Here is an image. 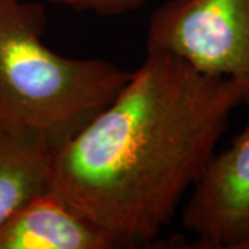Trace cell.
I'll return each mask as SVG.
<instances>
[{"instance_id":"6da1fadb","label":"cell","mask_w":249,"mask_h":249,"mask_svg":"<svg viewBox=\"0 0 249 249\" xmlns=\"http://www.w3.org/2000/svg\"><path fill=\"white\" fill-rule=\"evenodd\" d=\"M241 104L231 80L147 50L114 100L54 152L49 188L119 248L147 245L172 223Z\"/></svg>"},{"instance_id":"7a4b0ae2","label":"cell","mask_w":249,"mask_h":249,"mask_svg":"<svg viewBox=\"0 0 249 249\" xmlns=\"http://www.w3.org/2000/svg\"><path fill=\"white\" fill-rule=\"evenodd\" d=\"M46 22L40 3L0 0V130L57 151L107 107L132 72L55 53L43 40Z\"/></svg>"},{"instance_id":"3957f363","label":"cell","mask_w":249,"mask_h":249,"mask_svg":"<svg viewBox=\"0 0 249 249\" xmlns=\"http://www.w3.org/2000/svg\"><path fill=\"white\" fill-rule=\"evenodd\" d=\"M145 50L231 80L249 104V0H168L150 17Z\"/></svg>"},{"instance_id":"277c9868","label":"cell","mask_w":249,"mask_h":249,"mask_svg":"<svg viewBox=\"0 0 249 249\" xmlns=\"http://www.w3.org/2000/svg\"><path fill=\"white\" fill-rule=\"evenodd\" d=\"M183 226L194 248L238 249L249 237V122L216 154L191 188Z\"/></svg>"},{"instance_id":"5b68a950","label":"cell","mask_w":249,"mask_h":249,"mask_svg":"<svg viewBox=\"0 0 249 249\" xmlns=\"http://www.w3.org/2000/svg\"><path fill=\"white\" fill-rule=\"evenodd\" d=\"M116 241L65 196L46 188L0 229V249H112Z\"/></svg>"},{"instance_id":"8992f818","label":"cell","mask_w":249,"mask_h":249,"mask_svg":"<svg viewBox=\"0 0 249 249\" xmlns=\"http://www.w3.org/2000/svg\"><path fill=\"white\" fill-rule=\"evenodd\" d=\"M54 152L27 136L0 130V229L49 187Z\"/></svg>"},{"instance_id":"52a82bcc","label":"cell","mask_w":249,"mask_h":249,"mask_svg":"<svg viewBox=\"0 0 249 249\" xmlns=\"http://www.w3.org/2000/svg\"><path fill=\"white\" fill-rule=\"evenodd\" d=\"M76 11H88L98 16H119L142 7L145 0H49Z\"/></svg>"},{"instance_id":"ba28073f","label":"cell","mask_w":249,"mask_h":249,"mask_svg":"<svg viewBox=\"0 0 249 249\" xmlns=\"http://www.w3.org/2000/svg\"><path fill=\"white\" fill-rule=\"evenodd\" d=\"M238 249H249V237L247 238V240L244 241L242 244H241L240 248H238Z\"/></svg>"}]
</instances>
